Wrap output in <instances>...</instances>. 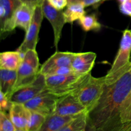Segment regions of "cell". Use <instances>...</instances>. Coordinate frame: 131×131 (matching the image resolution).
<instances>
[{
    "label": "cell",
    "instance_id": "484cf974",
    "mask_svg": "<svg viewBox=\"0 0 131 131\" xmlns=\"http://www.w3.org/2000/svg\"><path fill=\"white\" fill-rule=\"evenodd\" d=\"M103 2V0H68V5L72 3H79L83 5L84 7L92 6L96 8Z\"/></svg>",
    "mask_w": 131,
    "mask_h": 131
},
{
    "label": "cell",
    "instance_id": "7c38bea8",
    "mask_svg": "<svg viewBox=\"0 0 131 131\" xmlns=\"http://www.w3.org/2000/svg\"><path fill=\"white\" fill-rule=\"evenodd\" d=\"M96 58L97 54L93 52L75 53L71 64L74 72L79 75H85L91 73Z\"/></svg>",
    "mask_w": 131,
    "mask_h": 131
},
{
    "label": "cell",
    "instance_id": "e575fe53",
    "mask_svg": "<svg viewBox=\"0 0 131 131\" xmlns=\"http://www.w3.org/2000/svg\"><path fill=\"white\" fill-rule=\"evenodd\" d=\"M103 1H106V0H103Z\"/></svg>",
    "mask_w": 131,
    "mask_h": 131
},
{
    "label": "cell",
    "instance_id": "1f68e13d",
    "mask_svg": "<svg viewBox=\"0 0 131 131\" xmlns=\"http://www.w3.org/2000/svg\"><path fill=\"white\" fill-rule=\"evenodd\" d=\"M127 122L123 124L122 125V126L120 127L119 128L118 130H116V131H124L125 130V128H126V126H127Z\"/></svg>",
    "mask_w": 131,
    "mask_h": 131
},
{
    "label": "cell",
    "instance_id": "d6a6232c",
    "mask_svg": "<svg viewBox=\"0 0 131 131\" xmlns=\"http://www.w3.org/2000/svg\"><path fill=\"white\" fill-rule=\"evenodd\" d=\"M124 131H131V122H127L126 128H125V130Z\"/></svg>",
    "mask_w": 131,
    "mask_h": 131
},
{
    "label": "cell",
    "instance_id": "8992f818",
    "mask_svg": "<svg viewBox=\"0 0 131 131\" xmlns=\"http://www.w3.org/2000/svg\"><path fill=\"white\" fill-rule=\"evenodd\" d=\"M43 17L44 15H43L42 5L36 6L31 23L28 30L26 31V35L24 40L19 48L17 49L22 54L24 55L28 50L36 49V47L38 41V34H39L40 29L42 25Z\"/></svg>",
    "mask_w": 131,
    "mask_h": 131
},
{
    "label": "cell",
    "instance_id": "d4e9b609",
    "mask_svg": "<svg viewBox=\"0 0 131 131\" xmlns=\"http://www.w3.org/2000/svg\"><path fill=\"white\" fill-rule=\"evenodd\" d=\"M74 73L71 67H60L54 68L49 70L44 75L45 77L50 75H67Z\"/></svg>",
    "mask_w": 131,
    "mask_h": 131
},
{
    "label": "cell",
    "instance_id": "277c9868",
    "mask_svg": "<svg viewBox=\"0 0 131 131\" xmlns=\"http://www.w3.org/2000/svg\"><path fill=\"white\" fill-rule=\"evenodd\" d=\"M105 86V76L95 78L91 74L85 83L72 95L89 112L100 99Z\"/></svg>",
    "mask_w": 131,
    "mask_h": 131
},
{
    "label": "cell",
    "instance_id": "d590c367",
    "mask_svg": "<svg viewBox=\"0 0 131 131\" xmlns=\"http://www.w3.org/2000/svg\"><path fill=\"white\" fill-rule=\"evenodd\" d=\"M84 131H85V130H84Z\"/></svg>",
    "mask_w": 131,
    "mask_h": 131
},
{
    "label": "cell",
    "instance_id": "7402d4cb",
    "mask_svg": "<svg viewBox=\"0 0 131 131\" xmlns=\"http://www.w3.org/2000/svg\"><path fill=\"white\" fill-rule=\"evenodd\" d=\"M46 117L47 116L38 113L31 111L30 116L27 127V130L38 131L44 123Z\"/></svg>",
    "mask_w": 131,
    "mask_h": 131
},
{
    "label": "cell",
    "instance_id": "4316f807",
    "mask_svg": "<svg viewBox=\"0 0 131 131\" xmlns=\"http://www.w3.org/2000/svg\"><path fill=\"white\" fill-rule=\"evenodd\" d=\"M13 103L3 92H0V111L8 114Z\"/></svg>",
    "mask_w": 131,
    "mask_h": 131
},
{
    "label": "cell",
    "instance_id": "ffe728a7",
    "mask_svg": "<svg viewBox=\"0 0 131 131\" xmlns=\"http://www.w3.org/2000/svg\"><path fill=\"white\" fill-rule=\"evenodd\" d=\"M84 8L83 5L79 3L69 4L66 10L63 11L67 23H72L85 15Z\"/></svg>",
    "mask_w": 131,
    "mask_h": 131
},
{
    "label": "cell",
    "instance_id": "52a82bcc",
    "mask_svg": "<svg viewBox=\"0 0 131 131\" xmlns=\"http://www.w3.org/2000/svg\"><path fill=\"white\" fill-rule=\"evenodd\" d=\"M46 89L45 76L39 73L38 76L34 81L15 89L10 97V101L12 103L24 104Z\"/></svg>",
    "mask_w": 131,
    "mask_h": 131
},
{
    "label": "cell",
    "instance_id": "4fadbf2b",
    "mask_svg": "<svg viewBox=\"0 0 131 131\" xmlns=\"http://www.w3.org/2000/svg\"><path fill=\"white\" fill-rule=\"evenodd\" d=\"M75 52L56 51L40 67L39 73L44 75L49 70L60 67H71Z\"/></svg>",
    "mask_w": 131,
    "mask_h": 131
},
{
    "label": "cell",
    "instance_id": "ba28073f",
    "mask_svg": "<svg viewBox=\"0 0 131 131\" xmlns=\"http://www.w3.org/2000/svg\"><path fill=\"white\" fill-rule=\"evenodd\" d=\"M60 98L58 96L46 89L33 99L24 104L29 111L38 113L47 116L53 114Z\"/></svg>",
    "mask_w": 131,
    "mask_h": 131
},
{
    "label": "cell",
    "instance_id": "e0dca14e",
    "mask_svg": "<svg viewBox=\"0 0 131 131\" xmlns=\"http://www.w3.org/2000/svg\"><path fill=\"white\" fill-rule=\"evenodd\" d=\"M24 55L17 50L6 51L0 54V69L17 70L23 60Z\"/></svg>",
    "mask_w": 131,
    "mask_h": 131
},
{
    "label": "cell",
    "instance_id": "3957f363",
    "mask_svg": "<svg viewBox=\"0 0 131 131\" xmlns=\"http://www.w3.org/2000/svg\"><path fill=\"white\" fill-rule=\"evenodd\" d=\"M91 74L90 73L79 75L72 73L67 75L46 76L45 77L46 89L59 97L72 94L85 83Z\"/></svg>",
    "mask_w": 131,
    "mask_h": 131
},
{
    "label": "cell",
    "instance_id": "603a6c76",
    "mask_svg": "<svg viewBox=\"0 0 131 131\" xmlns=\"http://www.w3.org/2000/svg\"><path fill=\"white\" fill-rule=\"evenodd\" d=\"M120 119L122 124L131 122V90L122 106Z\"/></svg>",
    "mask_w": 131,
    "mask_h": 131
},
{
    "label": "cell",
    "instance_id": "7a4b0ae2",
    "mask_svg": "<svg viewBox=\"0 0 131 131\" xmlns=\"http://www.w3.org/2000/svg\"><path fill=\"white\" fill-rule=\"evenodd\" d=\"M131 31L123 32L118 53L111 69L105 75L106 85L115 83L125 73L131 69Z\"/></svg>",
    "mask_w": 131,
    "mask_h": 131
},
{
    "label": "cell",
    "instance_id": "6da1fadb",
    "mask_svg": "<svg viewBox=\"0 0 131 131\" xmlns=\"http://www.w3.org/2000/svg\"><path fill=\"white\" fill-rule=\"evenodd\" d=\"M130 90L131 69L115 83L105 86L100 99L88 112V120L97 131H116L122 126L120 110Z\"/></svg>",
    "mask_w": 131,
    "mask_h": 131
},
{
    "label": "cell",
    "instance_id": "30bf717a",
    "mask_svg": "<svg viewBox=\"0 0 131 131\" xmlns=\"http://www.w3.org/2000/svg\"><path fill=\"white\" fill-rule=\"evenodd\" d=\"M22 4L19 0H0V26L1 38L14 31L13 17L18 7Z\"/></svg>",
    "mask_w": 131,
    "mask_h": 131
},
{
    "label": "cell",
    "instance_id": "f546056e",
    "mask_svg": "<svg viewBox=\"0 0 131 131\" xmlns=\"http://www.w3.org/2000/svg\"><path fill=\"white\" fill-rule=\"evenodd\" d=\"M22 3L26 4V5L31 6L35 8L38 5H42L43 0H19Z\"/></svg>",
    "mask_w": 131,
    "mask_h": 131
},
{
    "label": "cell",
    "instance_id": "9a60e30c",
    "mask_svg": "<svg viewBox=\"0 0 131 131\" xmlns=\"http://www.w3.org/2000/svg\"><path fill=\"white\" fill-rule=\"evenodd\" d=\"M35 8L22 3L15 10L13 17L14 29L19 27L26 31L31 23Z\"/></svg>",
    "mask_w": 131,
    "mask_h": 131
},
{
    "label": "cell",
    "instance_id": "5b68a950",
    "mask_svg": "<svg viewBox=\"0 0 131 131\" xmlns=\"http://www.w3.org/2000/svg\"><path fill=\"white\" fill-rule=\"evenodd\" d=\"M40 69L39 58L36 50H28L17 70V79L15 90L34 81L39 75Z\"/></svg>",
    "mask_w": 131,
    "mask_h": 131
},
{
    "label": "cell",
    "instance_id": "9c48e42d",
    "mask_svg": "<svg viewBox=\"0 0 131 131\" xmlns=\"http://www.w3.org/2000/svg\"><path fill=\"white\" fill-rule=\"evenodd\" d=\"M42 10L45 17L49 21L54 31V45L57 49L61 37L63 28L67 23L63 10H56L52 7L47 0H43L42 4Z\"/></svg>",
    "mask_w": 131,
    "mask_h": 131
},
{
    "label": "cell",
    "instance_id": "f1b7e54d",
    "mask_svg": "<svg viewBox=\"0 0 131 131\" xmlns=\"http://www.w3.org/2000/svg\"><path fill=\"white\" fill-rule=\"evenodd\" d=\"M120 12L124 15L131 17V0H127L125 2L120 3Z\"/></svg>",
    "mask_w": 131,
    "mask_h": 131
},
{
    "label": "cell",
    "instance_id": "836d02e7",
    "mask_svg": "<svg viewBox=\"0 0 131 131\" xmlns=\"http://www.w3.org/2000/svg\"><path fill=\"white\" fill-rule=\"evenodd\" d=\"M15 131H28V130H19V129H16Z\"/></svg>",
    "mask_w": 131,
    "mask_h": 131
},
{
    "label": "cell",
    "instance_id": "83f0119b",
    "mask_svg": "<svg viewBox=\"0 0 131 131\" xmlns=\"http://www.w3.org/2000/svg\"><path fill=\"white\" fill-rule=\"evenodd\" d=\"M49 3L56 10H63L68 5V0H47Z\"/></svg>",
    "mask_w": 131,
    "mask_h": 131
},
{
    "label": "cell",
    "instance_id": "5bb4252c",
    "mask_svg": "<svg viewBox=\"0 0 131 131\" xmlns=\"http://www.w3.org/2000/svg\"><path fill=\"white\" fill-rule=\"evenodd\" d=\"M31 111L23 104L13 103L8 115L15 129L27 130Z\"/></svg>",
    "mask_w": 131,
    "mask_h": 131
},
{
    "label": "cell",
    "instance_id": "d6986e66",
    "mask_svg": "<svg viewBox=\"0 0 131 131\" xmlns=\"http://www.w3.org/2000/svg\"><path fill=\"white\" fill-rule=\"evenodd\" d=\"M88 120V112L83 113L74 117L58 131H84Z\"/></svg>",
    "mask_w": 131,
    "mask_h": 131
},
{
    "label": "cell",
    "instance_id": "ac0fdd59",
    "mask_svg": "<svg viewBox=\"0 0 131 131\" xmlns=\"http://www.w3.org/2000/svg\"><path fill=\"white\" fill-rule=\"evenodd\" d=\"M75 116H63L56 114L50 115L46 117L44 123L38 131H58Z\"/></svg>",
    "mask_w": 131,
    "mask_h": 131
},
{
    "label": "cell",
    "instance_id": "cb8c5ba5",
    "mask_svg": "<svg viewBox=\"0 0 131 131\" xmlns=\"http://www.w3.org/2000/svg\"><path fill=\"white\" fill-rule=\"evenodd\" d=\"M16 130L9 115L0 111V131H15Z\"/></svg>",
    "mask_w": 131,
    "mask_h": 131
},
{
    "label": "cell",
    "instance_id": "8fae6325",
    "mask_svg": "<svg viewBox=\"0 0 131 131\" xmlns=\"http://www.w3.org/2000/svg\"><path fill=\"white\" fill-rule=\"evenodd\" d=\"M85 112H88L86 109L73 95L70 94L59 99L53 114L63 116H74Z\"/></svg>",
    "mask_w": 131,
    "mask_h": 131
},
{
    "label": "cell",
    "instance_id": "4dcf8cb0",
    "mask_svg": "<svg viewBox=\"0 0 131 131\" xmlns=\"http://www.w3.org/2000/svg\"><path fill=\"white\" fill-rule=\"evenodd\" d=\"M85 131H97V129L95 127L94 125L88 120V123H87Z\"/></svg>",
    "mask_w": 131,
    "mask_h": 131
},
{
    "label": "cell",
    "instance_id": "44dd1931",
    "mask_svg": "<svg viewBox=\"0 0 131 131\" xmlns=\"http://www.w3.org/2000/svg\"><path fill=\"white\" fill-rule=\"evenodd\" d=\"M79 24L84 31H99L101 29V23L98 21L95 14L85 15L79 20Z\"/></svg>",
    "mask_w": 131,
    "mask_h": 131
},
{
    "label": "cell",
    "instance_id": "2e32d148",
    "mask_svg": "<svg viewBox=\"0 0 131 131\" xmlns=\"http://www.w3.org/2000/svg\"><path fill=\"white\" fill-rule=\"evenodd\" d=\"M17 70L0 69V92H3L10 99L16 85Z\"/></svg>",
    "mask_w": 131,
    "mask_h": 131
}]
</instances>
